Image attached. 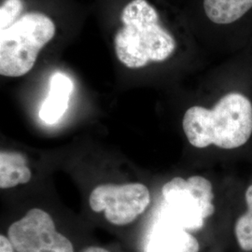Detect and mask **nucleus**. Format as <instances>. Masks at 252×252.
Returning a JSON list of instances; mask_svg holds the SVG:
<instances>
[{
    "instance_id": "nucleus-1",
    "label": "nucleus",
    "mask_w": 252,
    "mask_h": 252,
    "mask_svg": "<svg viewBox=\"0 0 252 252\" xmlns=\"http://www.w3.org/2000/svg\"><path fill=\"white\" fill-rule=\"evenodd\" d=\"M214 81L208 105L194 104L184 111V135L198 150L243 151L252 140V40L228 56Z\"/></svg>"
},
{
    "instance_id": "nucleus-2",
    "label": "nucleus",
    "mask_w": 252,
    "mask_h": 252,
    "mask_svg": "<svg viewBox=\"0 0 252 252\" xmlns=\"http://www.w3.org/2000/svg\"><path fill=\"white\" fill-rule=\"evenodd\" d=\"M123 27L114 36L119 61L129 68L170 61L180 49L179 35L163 25L160 13L146 0H132L122 12Z\"/></svg>"
},
{
    "instance_id": "nucleus-3",
    "label": "nucleus",
    "mask_w": 252,
    "mask_h": 252,
    "mask_svg": "<svg viewBox=\"0 0 252 252\" xmlns=\"http://www.w3.org/2000/svg\"><path fill=\"white\" fill-rule=\"evenodd\" d=\"M54 35L53 20L40 12L27 13L0 31V74L10 78L27 74Z\"/></svg>"
},
{
    "instance_id": "nucleus-4",
    "label": "nucleus",
    "mask_w": 252,
    "mask_h": 252,
    "mask_svg": "<svg viewBox=\"0 0 252 252\" xmlns=\"http://www.w3.org/2000/svg\"><path fill=\"white\" fill-rule=\"evenodd\" d=\"M197 10L211 44L228 56L252 40V0H199Z\"/></svg>"
},
{
    "instance_id": "nucleus-5",
    "label": "nucleus",
    "mask_w": 252,
    "mask_h": 252,
    "mask_svg": "<svg viewBox=\"0 0 252 252\" xmlns=\"http://www.w3.org/2000/svg\"><path fill=\"white\" fill-rule=\"evenodd\" d=\"M167 221L185 230H198L216 212L214 186L206 177H176L162 187Z\"/></svg>"
},
{
    "instance_id": "nucleus-6",
    "label": "nucleus",
    "mask_w": 252,
    "mask_h": 252,
    "mask_svg": "<svg viewBox=\"0 0 252 252\" xmlns=\"http://www.w3.org/2000/svg\"><path fill=\"white\" fill-rule=\"evenodd\" d=\"M151 193L142 183L101 184L92 190L89 205L94 212H104L113 225H128L144 213Z\"/></svg>"
},
{
    "instance_id": "nucleus-7",
    "label": "nucleus",
    "mask_w": 252,
    "mask_h": 252,
    "mask_svg": "<svg viewBox=\"0 0 252 252\" xmlns=\"http://www.w3.org/2000/svg\"><path fill=\"white\" fill-rule=\"evenodd\" d=\"M8 237L17 252H74L71 241L56 230L53 218L40 208L30 209L10 224Z\"/></svg>"
},
{
    "instance_id": "nucleus-8",
    "label": "nucleus",
    "mask_w": 252,
    "mask_h": 252,
    "mask_svg": "<svg viewBox=\"0 0 252 252\" xmlns=\"http://www.w3.org/2000/svg\"><path fill=\"white\" fill-rule=\"evenodd\" d=\"M73 82L63 73H54L50 79V92L42 103L39 117L48 125L56 124L68 108Z\"/></svg>"
},
{
    "instance_id": "nucleus-9",
    "label": "nucleus",
    "mask_w": 252,
    "mask_h": 252,
    "mask_svg": "<svg viewBox=\"0 0 252 252\" xmlns=\"http://www.w3.org/2000/svg\"><path fill=\"white\" fill-rule=\"evenodd\" d=\"M198 239L188 230L167 223L153 242L152 252H199Z\"/></svg>"
},
{
    "instance_id": "nucleus-10",
    "label": "nucleus",
    "mask_w": 252,
    "mask_h": 252,
    "mask_svg": "<svg viewBox=\"0 0 252 252\" xmlns=\"http://www.w3.org/2000/svg\"><path fill=\"white\" fill-rule=\"evenodd\" d=\"M32 178L25 155L18 152L0 153V188L9 189L28 183Z\"/></svg>"
},
{
    "instance_id": "nucleus-11",
    "label": "nucleus",
    "mask_w": 252,
    "mask_h": 252,
    "mask_svg": "<svg viewBox=\"0 0 252 252\" xmlns=\"http://www.w3.org/2000/svg\"><path fill=\"white\" fill-rule=\"evenodd\" d=\"M242 195V204L234 220V237L242 252H252V179Z\"/></svg>"
},
{
    "instance_id": "nucleus-12",
    "label": "nucleus",
    "mask_w": 252,
    "mask_h": 252,
    "mask_svg": "<svg viewBox=\"0 0 252 252\" xmlns=\"http://www.w3.org/2000/svg\"><path fill=\"white\" fill-rule=\"evenodd\" d=\"M24 9L22 0H5L0 8V31L11 27Z\"/></svg>"
},
{
    "instance_id": "nucleus-13",
    "label": "nucleus",
    "mask_w": 252,
    "mask_h": 252,
    "mask_svg": "<svg viewBox=\"0 0 252 252\" xmlns=\"http://www.w3.org/2000/svg\"><path fill=\"white\" fill-rule=\"evenodd\" d=\"M0 252H15L9 237L5 236L4 234L0 235Z\"/></svg>"
},
{
    "instance_id": "nucleus-14",
    "label": "nucleus",
    "mask_w": 252,
    "mask_h": 252,
    "mask_svg": "<svg viewBox=\"0 0 252 252\" xmlns=\"http://www.w3.org/2000/svg\"><path fill=\"white\" fill-rule=\"evenodd\" d=\"M81 252H110L108 250L104 249V248H100V247H89L87 249H85L84 251Z\"/></svg>"
}]
</instances>
